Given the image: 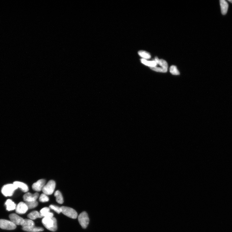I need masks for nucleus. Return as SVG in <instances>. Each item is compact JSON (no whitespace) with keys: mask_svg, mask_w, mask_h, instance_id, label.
Wrapping results in <instances>:
<instances>
[{"mask_svg":"<svg viewBox=\"0 0 232 232\" xmlns=\"http://www.w3.org/2000/svg\"><path fill=\"white\" fill-rule=\"evenodd\" d=\"M42 223L48 230L55 231L57 230V223L56 219L54 217H44L42 220Z\"/></svg>","mask_w":232,"mask_h":232,"instance_id":"f257e3e1","label":"nucleus"},{"mask_svg":"<svg viewBox=\"0 0 232 232\" xmlns=\"http://www.w3.org/2000/svg\"><path fill=\"white\" fill-rule=\"evenodd\" d=\"M18 189V187L12 183L7 184L2 186L1 192L2 195L6 197L12 196L15 191Z\"/></svg>","mask_w":232,"mask_h":232,"instance_id":"f03ea898","label":"nucleus"},{"mask_svg":"<svg viewBox=\"0 0 232 232\" xmlns=\"http://www.w3.org/2000/svg\"><path fill=\"white\" fill-rule=\"evenodd\" d=\"M56 187V182L54 180H51L43 187L42 191L43 193L46 195L52 194Z\"/></svg>","mask_w":232,"mask_h":232,"instance_id":"7ed1b4c3","label":"nucleus"},{"mask_svg":"<svg viewBox=\"0 0 232 232\" xmlns=\"http://www.w3.org/2000/svg\"><path fill=\"white\" fill-rule=\"evenodd\" d=\"M61 208L62 214L67 217L73 219H76L77 218V212L73 208L64 206L61 207Z\"/></svg>","mask_w":232,"mask_h":232,"instance_id":"20e7f679","label":"nucleus"},{"mask_svg":"<svg viewBox=\"0 0 232 232\" xmlns=\"http://www.w3.org/2000/svg\"><path fill=\"white\" fill-rule=\"evenodd\" d=\"M78 222L80 225L83 229H86L88 226L89 219L88 214L86 212H82L78 218Z\"/></svg>","mask_w":232,"mask_h":232,"instance_id":"39448f33","label":"nucleus"},{"mask_svg":"<svg viewBox=\"0 0 232 232\" xmlns=\"http://www.w3.org/2000/svg\"><path fill=\"white\" fill-rule=\"evenodd\" d=\"M16 225L10 220H0V228L4 230H13L16 228Z\"/></svg>","mask_w":232,"mask_h":232,"instance_id":"423d86ee","label":"nucleus"},{"mask_svg":"<svg viewBox=\"0 0 232 232\" xmlns=\"http://www.w3.org/2000/svg\"><path fill=\"white\" fill-rule=\"evenodd\" d=\"M46 184V180L44 179H40L33 184L32 188L35 191L39 192L42 190Z\"/></svg>","mask_w":232,"mask_h":232,"instance_id":"0eeeda50","label":"nucleus"},{"mask_svg":"<svg viewBox=\"0 0 232 232\" xmlns=\"http://www.w3.org/2000/svg\"><path fill=\"white\" fill-rule=\"evenodd\" d=\"M29 209L25 203L21 202L16 206V211L17 214H23L26 213Z\"/></svg>","mask_w":232,"mask_h":232,"instance_id":"6e6552de","label":"nucleus"},{"mask_svg":"<svg viewBox=\"0 0 232 232\" xmlns=\"http://www.w3.org/2000/svg\"><path fill=\"white\" fill-rule=\"evenodd\" d=\"M39 196V193H35L34 194L30 193H27L24 195L23 198L24 201L25 202L33 201H36Z\"/></svg>","mask_w":232,"mask_h":232,"instance_id":"1a4fd4ad","label":"nucleus"},{"mask_svg":"<svg viewBox=\"0 0 232 232\" xmlns=\"http://www.w3.org/2000/svg\"><path fill=\"white\" fill-rule=\"evenodd\" d=\"M10 220L16 225H21L24 219L15 214H10L9 216Z\"/></svg>","mask_w":232,"mask_h":232,"instance_id":"9d476101","label":"nucleus"},{"mask_svg":"<svg viewBox=\"0 0 232 232\" xmlns=\"http://www.w3.org/2000/svg\"><path fill=\"white\" fill-rule=\"evenodd\" d=\"M13 183L18 187V188H20L23 192H28L29 190L28 186L24 183L18 181H15Z\"/></svg>","mask_w":232,"mask_h":232,"instance_id":"9b49d317","label":"nucleus"},{"mask_svg":"<svg viewBox=\"0 0 232 232\" xmlns=\"http://www.w3.org/2000/svg\"><path fill=\"white\" fill-rule=\"evenodd\" d=\"M50 208L45 207L40 210V213L44 217H53L54 214L50 212Z\"/></svg>","mask_w":232,"mask_h":232,"instance_id":"f8f14e48","label":"nucleus"},{"mask_svg":"<svg viewBox=\"0 0 232 232\" xmlns=\"http://www.w3.org/2000/svg\"><path fill=\"white\" fill-rule=\"evenodd\" d=\"M220 4L221 12L223 15L226 14L227 12L229 7L228 3L225 0H220Z\"/></svg>","mask_w":232,"mask_h":232,"instance_id":"ddd939ff","label":"nucleus"},{"mask_svg":"<svg viewBox=\"0 0 232 232\" xmlns=\"http://www.w3.org/2000/svg\"><path fill=\"white\" fill-rule=\"evenodd\" d=\"M22 228H29L35 226V223L31 219H24L21 225Z\"/></svg>","mask_w":232,"mask_h":232,"instance_id":"4468645a","label":"nucleus"},{"mask_svg":"<svg viewBox=\"0 0 232 232\" xmlns=\"http://www.w3.org/2000/svg\"><path fill=\"white\" fill-rule=\"evenodd\" d=\"M7 210L8 211H12L16 208V204L10 199H8L5 203Z\"/></svg>","mask_w":232,"mask_h":232,"instance_id":"2eb2a0df","label":"nucleus"},{"mask_svg":"<svg viewBox=\"0 0 232 232\" xmlns=\"http://www.w3.org/2000/svg\"><path fill=\"white\" fill-rule=\"evenodd\" d=\"M43 217L40 213L37 211H33L28 215V217L31 220H35L37 218H41Z\"/></svg>","mask_w":232,"mask_h":232,"instance_id":"dca6fc26","label":"nucleus"},{"mask_svg":"<svg viewBox=\"0 0 232 232\" xmlns=\"http://www.w3.org/2000/svg\"><path fill=\"white\" fill-rule=\"evenodd\" d=\"M22 230L24 231L31 232H39L44 231L43 228L35 226L29 228H22Z\"/></svg>","mask_w":232,"mask_h":232,"instance_id":"f3484780","label":"nucleus"},{"mask_svg":"<svg viewBox=\"0 0 232 232\" xmlns=\"http://www.w3.org/2000/svg\"><path fill=\"white\" fill-rule=\"evenodd\" d=\"M54 196L56 197V200L57 203L60 204L63 203V198L61 193L59 191H56L54 193Z\"/></svg>","mask_w":232,"mask_h":232,"instance_id":"a211bd4d","label":"nucleus"},{"mask_svg":"<svg viewBox=\"0 0 232 232\" xmlns=\"http://www.w3.org/2000/svg\"><path fill=\"white\" fill-rule=\"evenodd\" d=\"M141 61L142 63L151 67H156L157 64L156 62L154 61H148L144 59H141Z\"/></svg>","mask_w":232,"mask_h":232,"instance_id":"6ab92c4d","label":"nucleus"},{"mask_svg":"<svg viewBox=\"0 0 232 232\" xmlns=\"http://www.w3.org/2000/svg\"><path fill=\"white\" fill-rule=\"evenodd\" d=\"M159 65L160 67H159L165 70L166 72H167L168 68V65L167 62L165 60L161 59H160Z\"/></svg>","mask_w":232,"mask_h":232,"instance_id":"aec40b11","label":"nucleus"},{"mask_svg":"<svg viewBox=\"0 0 232 232\" xmlns=\"http://www.w3.org/2000/svg\"><path fill=\"white\" fill-rule=\"evenodd\" d=\"M25 203L29 209L34 208L36 207L38 205L37 201L25 202Z\"/></svg>","mask_w":232,"mask_h":232,"instance_id":"412c9836","label":"nucleus"},{"mask_svg":"<svg viewBox=\"0 0 232 232\" xmlns=\"http://www.w3.org/2000/svg\"><path fill=\"white\" fill-rule=\"evenodd\" d=\"M138 54L139 55L143 57L144 59H150L151 57L150 54L145 51L142 50L139 51L138 52Z\"/></svg>","mask_w":232,"mask_h":232,"instance_id":"4be33fe9","label":"nucleus"},{"mask_svg":"<svg viewBox=\"0 0 232 232\" xmlns=\"http://www.w3.org/2000/svg\"><path fill=\"white\" fill-rule=\"evenodd\" d=\"M170 71L172 74L175 75H179L180 72L175 65H172L170 69Z\"/></svg>","mask_w":232,"mask_h":232,"instance_id":"5701e85b","label":"nucleus"},{"mask_svg":"<svg viewBox=\"0 0 232 232\" xmlns=\"http://www.w3.org/2000/svg\"><path fill=\"white\" fill-rule=\"evenodd\" d=\"M39 200L41 202H46L49 201V198L47 195H45L44 193H43L40 195Z\"/></svg>","mask_w":232,"mask_h":232,"instance_id":"b1692460","label":"nucleus"},{"mask_svg":"<svg viewBox=\"0 0 232 232\" xmlns=\"http://www.w3.org/2000/svg\"><path fill=\"white\" fill-rule=\"evenodd\" d=\"M49 207H50V209L53 210L58 214H59L61 212V207H59L55 205H51Z\"/></svg>","mask_w":232,"mask_h":232,"instance_id":"393cba45","label":"nucleus"},{"mask_svg":"<svg viewBox=\"0 0 232 232\" xmlns=\"http://www.w3.org/2000/svg\"><path fill=\"white\" fill-rule=\"evenodd\" d=\"M228 1L231 2V3H232V0H228Z\"/></svg>","mask_w":232,"mask_h":232,"instance_id":"a878e982","label":"nucleus"}]
</instances>
